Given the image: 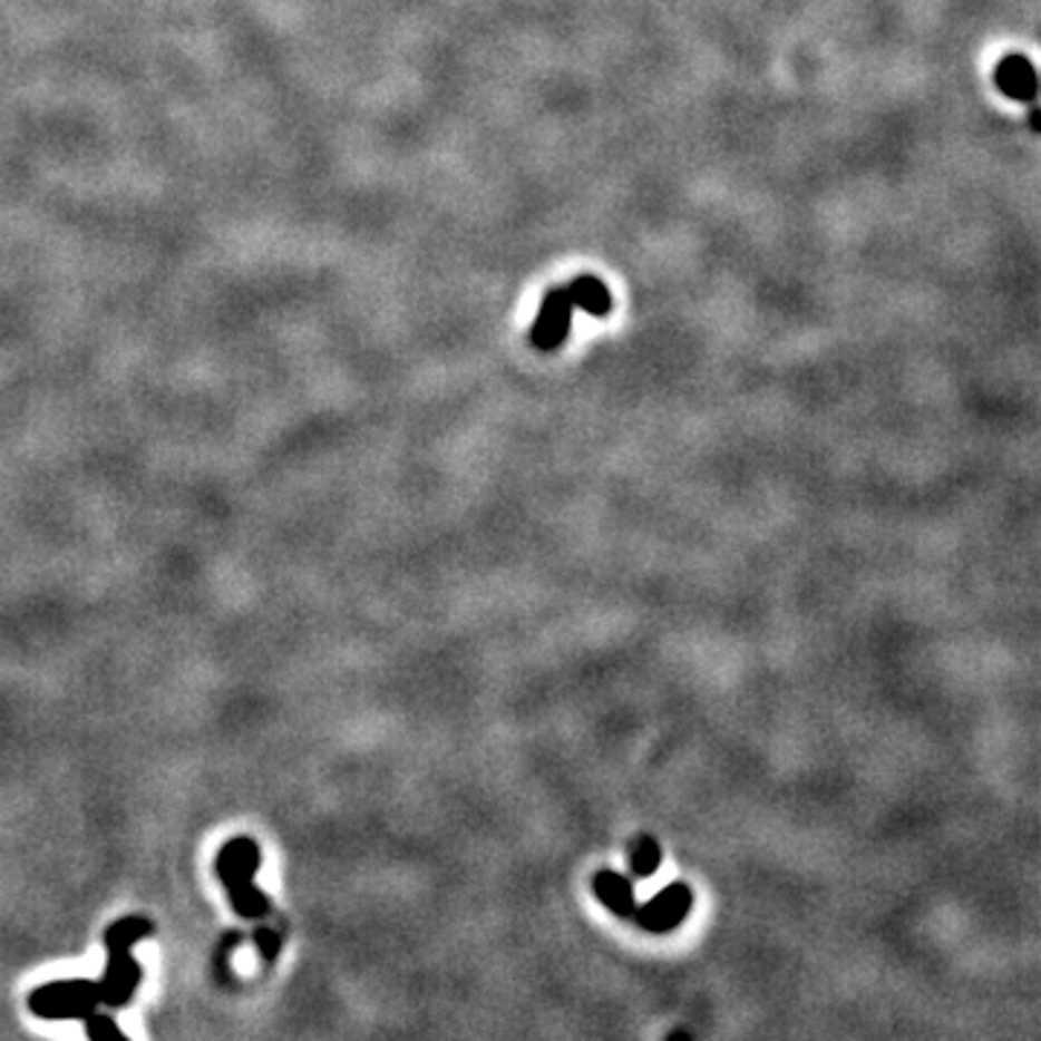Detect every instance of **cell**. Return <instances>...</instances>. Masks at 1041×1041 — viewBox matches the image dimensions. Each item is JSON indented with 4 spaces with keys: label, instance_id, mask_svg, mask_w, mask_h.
<instances>
[{
    "label": "cell",
    "instance_id": "6da1fadb",
    "mask_svg": "<svg viewBox=\"0 0 1041 1041\" xmlns=\"http://www.w3.org/2000/svg\"><path fill=\"white\" fill-rule=\"evenodd\" d=\"M154 935L148 917H121L105 928L107 966L101 981H52L29 995V1010L43 1021H81L99 1006H119L134 999L136 986L143 984V963L130 955V946Z\"/></svg>",
    "mask_w": 1041,
    "mask_h": 1041
},
{
    "label": "cell",
    "instance_id": "7a4b0ae2",
    "mask_svg": "<svg viewBox=\"0 0 1041 1041\" xmlns=\"http://www.w3.org/2000/svg\"><path fill=\"white\" fill-rule=\"evenodd\" d=\"M261 863H264L261 845L250 836H235V839L223 841V848L217 850V859H214V870L226 888L228 903L246 921H261L272 912L270 897L252 883Z\"/></svg>",
    "mask_w": 1041,
    "mask_h": 1041
},
{
    "label": "cell",
    "instance_id": "3957f363",
    "mask_svg": "<svg viewBox=\"0 0 1041 1041\" xmlns=\"http://www.w3.org/2000/svg\"><path fill=\"white\" fill-rule=\"evenodd\" d=\"M692 906V888L685 883H671L665 885L663 892H656L649 903H640V906L634 908V917H631V921H634L642 932H649V935H669V932L680 928V923L689 917Z\"/></svg>",
    "mask_w": 1041,
    "mask_h": 1041
},
{
    "label": "cell",
    "instance_id": "277c9868",
    "mask_svg": "<svg viewBox=\"0 0 1041 1041\" xmlns=\"http://www.w3.org/2000/svg\"><path fill=\"white\" fill-rule=\"evenodd\" d=\"M571 295H567L564 286H553V290H547V295H544L538 319H535L533 330H529V342L538 350H558L564 344V339H567V333H571Z\"/></svg>",
    "mask_w": 1041,
    "mask_h": 1041
},
{
    "label": "cell",
    "instance_id": "5b68a950",
    "mask_svg": "<svg viewBox=\"0 0 1041 1041\" xmlns=\"http://www.w3.org/2000/svg\"><path fill=\"white\" fill-rule=\"evenodd\" d=\"M995 85L1006 99L1033 101L1039 94V76L1028 56H1006L995 70Z\"/></svg>",
    "mask_w": 1041,
    "mask_h": 1041
},
{
    "label": "cell",
    "instance_id": "8992f818",
    "mask_svg": "<svg viewBox=\"0 0 1041 1041\" xmlns=\"http://www.w3.org/2000/svg\"><path fill=\"white\" fill-rule=\"evenodd\" d=\"M593 894L600 899L607 912H614L616 917H634L636 897H634V883L622 877L620 870L602 868L593 874Z\"/></svg>",
    "mask_w": 1041,
    "mask_h": 1041
},
{
    "label": "cell",
    "instance_id": "52a82bcc",
    "mask_svg": "<svg viewBox=\"0 0 1041 1041\" xmlns=\"http://www.w3.org/2000/svg\"><path fill=\"white\" fill-rule=\"evenodd\" d=\"M564 290L571 295L573 310H585L587 315L611 313V290H607L605 281H600L596 275H578V279H573Z\"/></svg>",
    "mask_w": 1041,
    "mask_h": 1041
},
{
    "label": "cell",
    "instance_id": "ba28073f",
    "mask_svg": "<svg viewBox=\"0 0 1041 1041\" xmlns=\"http://www.w3.org/2000/svg\"><path fill=\"white\" fill-rule=\"evenodd\" d=\"M627 863H631V874H634V877H640V879L654 877L660 863H663V848H660V841H656L651 834H642L640 839L631 841Z\"/></svg>",
    "mask_w": 1041,
    "mask_h": 1041
},
{
    "label": "cell",
    "instance_id": "9c48e42d",
    "mask_svg": "<svg viewBox=\"0 0 1041 1041\" xmlns=\"http://www.w3.org/2000/svg\"><path fill=\"white\" fill-rule=\"evenodd\" d=\"M81 1021H85L87 1039H94V1041L125 1039V1033H121V1028L116 1024V1019H110L107 1013H99V1010H96V1013H90V1015H85Z\"/></svg>",
    "mask_w": 1041,
    "mask_h": 1041
},
{
    "label": "cell",
    "instance_id": "30bf717a",
    "mask_svg": "<svg viewBox=\"0 0 1041 1041\" xmlns=\"http://www.w3.org/2000/svg\"><path fill=\"white\" fill-rule=\"evenodd\" d=\"M255 943H257V948H261L264 961H275V957H279V952H281L279 932H272V928H261V932L255 935Z\"/></svg>",
    "mask_w": 1041,
    "mask_h": 1041
},
{
    "label": "cell",
    "instance_id": "8fae6325",
    "mask_svg": "<svg viewBox=\"0 0 1041 1041\" xmlns=\"http://www.w3.org/2000/svg\"><path fill=\"white\" fill-rule=\"evenodd\" d=\"M1039 116H1041V114L1033 107V114H1030V125H1033V130H1039Z\"/></svg>",
    "mask_w": 1041,
    "mask_h": 1041
}]
</instances>
